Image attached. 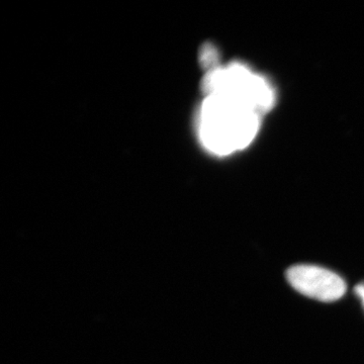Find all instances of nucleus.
Here are the masks:
<instances>
[{"mask_svg":"<svg viewBox=\"0 0 364 364\" xmlns=\"http://www.w3.org/2000/svg\"><path fill=\"white\" fill-rule=\"evenodd\" d=\"M200 58L203 60V65L210 70H214L218 65V52L213 46L208 45L203 47Z\"/></svg>","mask_w":364,"mask_h":364,"instance_id":"obj_4","label":"nucleus"},{"mask_svg":"<svg viewBox=\"0 0 364 364\" xmlns=\"http://www.w3.org/2000/svg\"><path fill=\"white\" fill-rule=\"evenodd\" d=\"M355 293L359 296V299L363 301L364 306V284H359V286L355 287Z\"/></svg>","mask_w":364,"mask_h":364,"instance_id":"obj_5","label":"nucleus"},{"mask_svg":"<svg viewBox=\"0 0 364 364\" xmlns=\"http://www.w3.org/2000/svg\"><path fill=\"white\" fill-rule=\"evenodd\" d=\"M259 112L238 98L224 92L208 93L200 114L203 144L215 154H231L243 149L259 128Z\"/></svg>","mask_w":364,"mask_h":364,"instance_id":"obj_1","label":"nucleus"},{"mask_svg":"<svg viewBox=\"0 0 364 364\" xmlns=\"http://www.w3.org/2000/svg\"><path fill=\"white\" fill-rule=\"evenodd\" d=\"M287 279L299 294L317 301H335L346 291V284L338 274L315 265H296L289 268Z\"/></svg>","mask_w":364,"mask_h":364,"instance_id":"obj_3","label":"nucleus"},{"mask_svg":"<svg viewBox=\"0 0 364 364\" xmlns=\"http://www.w3.org/2000/svg\"><path fill=\"white\" fill-rule=\"evenodd\" d=\"M203 90L205 95L218 91L237 97L259 114L267 112L274 104V92L269 83L242 64L208 71Z\"/></svg>","mask_w":364,"mask_h":364,"instance_id":"obj_2","label":"nucleus"}]
</instances>
